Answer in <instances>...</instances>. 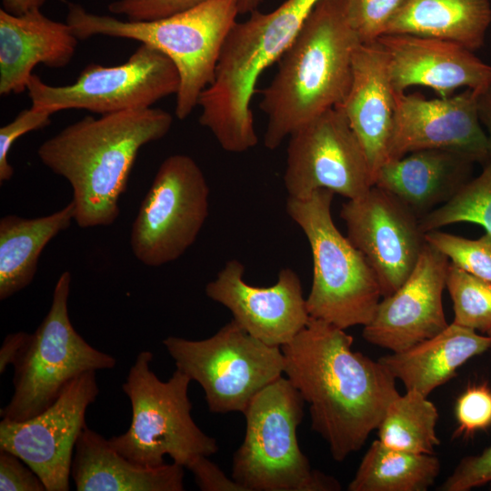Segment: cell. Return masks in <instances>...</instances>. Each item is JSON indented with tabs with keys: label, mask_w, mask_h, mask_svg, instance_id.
Returning a JSON list of instances; mask_svg holds the SVG:
<instances>
[{
	"label": "cell",
	"mask_w": 491,
	"mask_h": 491,
	"mask_svg": "<svg viewBox=\"0 0 491 491\" xmlns=\"http://www.w3.org/2000/svg\"><path fill=\"white\" fill-rule=\"evenodd\" d=\"M396 95L385 50L376 40L361 43L354 55L348 94L338 106L365 152L374 183L378 170L387 162Z\"/></svg>",
	"instance_id": "obj_20"
},
{
	"label": "cell",
	"mask_w": 491,
	"mask_h": 491,
	"mask_svg": "<svg viewBox=\"0 0 491 491\" xmlns=\"http://www.w3.org/2000/svg\"><path fill=\"white\" fill-rule=\"evenodd\" d=\"M490 23V0H406L385 35L439 38L475 52L484 45Z\"/></svg>",
	"instance_id": "obj_25"
},
{
	"label": "cell",
	"mask_w": 491,
	"mask_h": 491,
	"mask_svg": "<svg viewBox=\"0 0 491 491\" xmlns=\"http://www.w3.org/2000/svg\"><path fill=\"white\" fill-rule=\"evenodd\" d=\"M334 195L318 189L302 198L287 196L286 211L306 236L312 252L313 281L306 298L310 317L346 330L367 325L382 294L365 256L333 221Z\"/></svg>",
	"instance_id": "obj_6"
},
{
	"label": "cell",
	"mask_w": 491,
	"mask_h": 491,
	"mask_svg": "<svg viewBox=\"0 0 491 491\" xmlns=\"http://www.w3.org/2000/svg\"><path fill=\"white\" fill-rule=\"evenodd\" d=\"M206 0H115L107 6L114 15L128 21H148L163 18L192 8ZM239 15L258 10L263 0H236Z\"/></svg>",
	"instance_id": "obj_32"
},
{
	"label": "cell",
	"mask_w": 491,
	"mask_h": 491,
	"mask_svg": "<svg viewBox=\"0 0 491 491\" xmlns=\"http://www.w3.org/2000/svg\"><path fill=\"white\" fill-rule=\"evenodd\" d=\"M194 475L195 481L203 491H246L245 488L229 478L217 465L201 456L187 467Z\"/></svg>",
	"instance_id": "obj_38"
},
{
	"label": "cell",
	"mask_w": 491,
	"mask_h": 491,
	"mask_svg": "<svg viewBox=\"0 0 491 491\" xmlns=\"http://www.w3.org/2000/svg\"><path fill=\"white\" fill-rule=\"evenodd\" d=\"M406 0H346L350 24L362 43L376 41L386 30Z\"/></svg>",
	"instance_id": "obj_33"
},
{
	"label": "cell",
	"mask_w": 491,
	"mask_h": 491,
	"mask_svg": "<svg viewBox=\"0 0 491 491\" xmlns=\"http://www.w3.org/2000/svg\"><path fill=\"white\" fill-rule=\"evenodd\" d=\"M446 288L453 302V323L486 334L491 330V282L449 261Z\"/></svg>",
	"instance_id": "obj_30"
},
{
	"label": "cell",
	"mask_w": 491,
	"mask_h": 491,
	"mask_svg": "<svg viewBox=\"0 0 491 491\" xmlns=\"http://www.w3.org/2000/svg\"><path fill=\"white\" fill-rule=\"evenodd\" d=\"M424 149L453 150L483 165L488 163L487 136L479 118L477 93L466 89L435 99L416 94L396 95L387 162Z\"/></svg>",
	"instance_id": "obj_16"
},
{
	"label": "cell",
	"mask_w": 491,
	"mask_h": 491,
	"mask_svg": "<svg viewBox=\"0 0 491 491\" xmlns=\"http://www.w3.org/2000/svg\"><path fill=\"white\" fill-rule=\"evenodd\" d=\"M288 137L284 173L288 196L302 198L328 189L355 199L374 185L365 152L339 106L316 116Z\"/></svg>",
	"instance_id": "obj_13"
},
{
	"label": "cell",
	"mask_w": 491,
	"mask_h": 491,
	"mask_svg": "<svg viewBox=\"0 0 491 491\" xmlns=\"http://www.w3.org/2000/svg\"><path fill=\"white\" fill-rule=\"evenodd\" d=\"M426 243L446 255L463 270L491 282V236L486 233L477 239L430 231L425 234Z\"/></svg>",
	"instance_id": "obj_31"
},
{
	"label": "cell",
	"mask_w": 491,
	"mask_h": 491,
	"mask_svg": "<svg viewBox=\"0 0 491 491\" xmlns=\"http://www.w3.org/2000/svg\"><path fill=\"white\" fill-rule=\"evenodd\" d=\"M478 114L486 129L488 162H491V86L478 94Z\"/></svg>",
	"instance_id": "obj_40"
},
{
	"label": "cell",
	"mask_w": 491,
	"mask_h": 491,
	"mask_svg": "<svg viewBox=\"0 0 491 491\" xmlns=\"http://www.w3.org/2000/svg\"><path fill=\"white\" fill-rule=\"evenodd\" d=\"M239 15L236 0H206L163 18L128 21L69 4L66 23L79 40L95 35L126 38L167 55L179 73L175 113L188 117L212 84L224 42Z\"/></svg>",
	"instance_id": "obj_5"
},
{
	"label": "cell",
	"mask_w": 491,
	"mask_h": 491,
	"mask_svg": "<svg viewBox=\"0 0 491 491\" xmlns=\"http://www.w3.org/2000/svg\"><path fill=\"white\" fill-rule=\"evenodd\" d=\"M361 43L348 19L346 0L316 4L261 90L259 107L267 118L265 147L276 149L298 127L344 102Z\"/></svg>",
	"instance_id": "obj_3"
},
{
	"label": "cell",
	"mask_w": 491,
	"mask_h": 491,
	"mask_svg": "<svg viewBox=\"0 0 491 491\" xmlns=\"http://www.w3.org/2000/svg\"><path fill=\"white\" fill-rule=\"evenodd\" d=\"M491 481V446L464 457L440 486L442 491H468Z\"/></svg>",
	"instance_id": "obj_36"
},
{
	"label": "cell",
	"mask_w": 491,
	"mask_h": 491,
	"mask_svg": "<svg viewBox=\"0 0 491 491\" xmlns=\"http://www.w3.org/2000/svg\"><path fill=\"white\" fill-rule=\"evenodd\" d=\"M75 220V204L45 216L7 215L0 219V299L5 300L33 281L47 244Z\"/></svg>",
	"instance_id": "obj_26"
},
{
	"label": "cell",
	"mask_w": 491,
	"mask_h": 491,
	"mask_svg": "<svg viewBox=\"0 0 491 491\" xmlns=\"http://www.w3.org/2000/svg\"><path fill=\"white\" fill-rule=\"evenodd\" d=\"M152 360V352L143 350L130 367L122 389L131 403V424L124 434L108 440L137 465L159 466L169 456L187 468L197 457L215 454L218 445L191 416V378L176 369L167 381H162L151 369Z\"/></svg>",
	"instance_id": "obj_8"
},
{
	"label": "cell",
	"mask_w": 491,
	"mask_h": 491,
	"mask_svg": "<svg viewBox=\"0 0 491 491\" xmlns=\"http://www.w3.org/2000/svg\"><path fill=\"white\" fill-rule=\"evenodd\" d=\"M98 394L95 371L80 375L39 415L21 422L2 419L0 449L26 463L47 491H68L75 443Z\"/></svg>",
	"instance_id": "obj_14"
},
{
	"label": "cell",
	"mask_w": 491,
	"mask_h": 491,
	"mask_svg": "<svg viewBox=\"0 0 491 491\" xmlns=\"http://www.w3.org/2000/svg\"><path fill=\"white\" fill-rule=\"evenodd\" d=\"M376 41L386 54L396 95L422 85L444 98L460 87L480 94L491 86V65L457 43L408 34L384 35Z\"/></svg>",
	"instance_id": "obj_19"
},
{
	"label": "cell",
	"mask_w": 491,
	"mask_h": 491,
	"mask_svg": "<svg viewBox=\"0 0 491 491\" xmlns=\"http://www.w3.org/2000/svg\"><path fill=\"white\" fill-rule=\"evenodd\" d=\"M25 332L9 334L5 336L0 348V373L5 371L9 365L16 361L28 337Z\"/></svg>",
	"instance_id": "obj_39"
},
{
	"label": "cell",
	"mask_w": 491,
	"mask_h": 491,
	"mask_svg": "<svg viewBox=\"0 0 491 491\" xmlns=\"http://www.w3.org/2000/svg\"><path fill=\"white\" fill-rule=\"evenodd\" d=\"M1 491H45L39 476L20 457L0 449Z\"/></svg>",
	"instance_id": "obj_37"
},
{
	"label": "cell",
	"mask_w": 491,
	"mask_h": 491,
	"mask_svg": "<svg viewBox=\"0 0 491 491\" xmlns=\"http://www.w3.org/2000/svg\"><path fill=\"white\" fill-rule=\"evenodd\" d=\"M320 0H286L275 10H256L229 31L215 78L201 94L199 123L221 148L244 153L257 144L250 108L258 78L292 43Z\"/></svg>",
	"instance_id": "obj_4"
},
{
	"label": "cell",
	"mask_w": 491,
	"mask_h": 491,
	"mask_svg": "<svg viewBox=\"0 0 491 491\" xmlns=\"http://www.w3.org/2000/svg\"><path fill=\"white\" fill-rule=\"evenodd\" d=\"M486 335L491 336V330H489V331L486 333Z\"/></svg>",
	"instance_id": "obj_42"
},
{
	"label": "cell",
	"mask_w": 491,
	"mask_h": 491,
	"mask_svg": "<svg viewBox=\"0 0 491 491\" xmlns=\"http://www.w3.org/2000/svg\"><path fill=\"white\" fill-rule=\"evenodd\" d=\"M340 217L346 237L374 269L382 296L391 295L409 276L426 244L419 217L376 185L343 204Z\"/></svg>",
	"instance_id": "obj_15"
},
{
	"label": "cell",
	"mask_w": 491,
	"mask_h": 491,
	"mask_svg": "<svg viewBox=\"0 0 491 491\" xmlns=\"http://www.w3.org/2000/svg\"><path fill=\"white\" fill-rule=\"evenodd\" d=\"M488 484H489V489L491 490V481Z\"/></svg>",
	"instance_id": "obj_43"
},
{
	"label": "cell",
	"mask_w": 491,
	"mask_h": 491,
	"mask_svg": "<svg viewBox=\"0 0 491 491\" xmlns=\"http://www.w3.org/2000/svg\"><path fill=\"white\" fill-rule=\"evenodd\" d=\"M456 435L470 436L491 426V389L486 384L469 386L457 398L455 407Z\"/></svg>",
	"instance_id": "obj_34"
},
{
	"label": "cell",
	"mask_w": 491,
	"mask_h": 491,
	"mask_svg": "<svg viewBox=\"0 0 491 491\" xmlns=\"http://www.w3.org/2000/svg\"><path fill=\"white\" fill-rule=\"evenodd\" d=\"M45 2L46 0H2V9L14 15H21L31 10L41 9Z\"/></svg>",
	"instance_id": "obj_41"
},
{
	"label": "cell",
	"mask_w": 491,
	"mask_h": 491,
	"mask_svg": "<svg viewBox=\"0 0 491 491\" xmlns=\"http://www.w3.org/2000/svg\"><path fill=\"white\" fill-rule=\"evenodd\" d=\"M179 73L173 61L157 49L141 45L123 64L86 65L75 82L50 85L33 74L26 91L32 105L51 110L85 109L100 115L150 108L176 95Z\"/></svg>",
	"instance_id": "obj_12"
},
{
	"label": "cell",
	"mask_w": 491,
	"mask_h": 491,
	"mask_svg": "<svg viewBox=\"0 0 491 491\" xmlns=\"http://www.w3.org/2000/svg\"><path fill=\"white\" fill-rule=\"evenodd\" d=\"M54 113L45 108L31 105L25 109L8 124L0 128V184L9 181L14 168L8 161L9 152L15 142L22 135L35 130L43 129L51 123Z\"/></svg>",
	"instance_id": "obj_35"
},
{
	"label": "cell",
	"mask_w": 491,
	"mask_h": 491,
	"mask_svg": "<svg viewBox=\"0 0 491 491\" xmlns=\"http://www.w3.org/2000/svg\"><path fill=\"white\" fill-rule=\"evenodd\" d=\"M428 396L406 390L388 405L378 426V440L387 447L433 455L440 441L436 432L438 412Z\"/></svg>",
	"instance_id": "obj_28"
},
{
	"label": "cell",
	"mask_w": 491,
	"mask_h": 491,
	"mask_svg": "<svg viewBox=\"0 0 491 491\" xmlns=\"http://www.w3.org/2000/svg\"><path fill=\"white\" fill-rule=\"evenodd\" d=\"M491 348V336L452 323L436 336L378 360L406 390L428 396L470 358Z\"/></svg>",
	"instance_id": "obj_24"
},
{
	"label": "cell",
	"mask_w": 491,
	"mask_h": 491,
	"mask_svg": "<svg viewBox=\"0 0 491 491\" xmlns=\"http://www.w3.org/2000/svg\"><path fill=\"white\" fill-rule=\"evenodd\" d=\"M71 274L63 272L50 309L29 334L15 367L14 394L1 409L5 420L21 422L48 408L75 377L114 368L116 360L89 345L74 328L68 315Z\"/></svg>",
	"instance_id": "obj_9"
},
{
	"label": "cell",
	"mask_w": 491,
	"mask_h": 491,
	"mask_svg": "<svg viewBox=\"0 0 491 491\" xmlns=\"http://www.w3.org/2000/svg\"><path fill=\"white\" fill-rule=\"evenodd\" d=\"M79 39L67 23L45 16L40 9L21 15L0 9V95L27 89L38 64L51 68L67 65Z\"/></svg>",
	"instance_id": "obj_21"
},
{
	"label": "cell",
	"mask_w": 491,
	"mask_h": 491,
	"mask_svg": "<svg viewBox=\"0 0 491 491\" xmlns=\"http://www.w3.org/2000/svg\"><path fill=\"white\" fill-rule=\"evenodd\" d=\"M475 163L453 150H418L385 164L374 185L393 194L420 218L447 202L470 180Z\"/></svg>",
	"instance_id": "obj_22"
},
{
	"label": "cell",
	"mask_w": 491,
	"mask_h": 491,
	"mask_svg": "<svg viewBox=\"0 0 491 491\" xmlns=\"http://www.w3.org/2000/svg\"><path fill=\"white\" fill-rule=\"evenodd\" d=\"M244 273L239 260H228L206 284L205 295L225 306L233 319L256 339L279 347L289 343L310 318L299 276L286 267L275 285L258 287L247 284Z\"/></svg>",
	"instance_id": "obj_18"
},
{
	"label": "cell",
	"mask_w": 491,
	"mask_h": 491,
	"mask_svg": "<svg viewBox=\"0 0 491 491\" xmlns=\"http://www.w3.org/2000/svg\"><path fill=\"white\" fill-rule=\"evenodd\" d=\"M461 222L482 225L491 236V162L466 182L447 202L419 218L421 230L430 231Z\"/></svg>",
	"instance_id": "obj_29"
},
{
	"label": "cell",
	"mask_w": 491,
	"mask_h": 491,
	"mask_svg": "<svg viewBox=\"0 0 491 491\" xmlns=\"http://www.w3.org/2000/svg\"><path fill=\"white\" fill-rule=\"evenodd\" d=\"M71 476L78 491H182L184 466L149 467L118 453L103 436L84 427L75 443Z\"/></svg>",
	"instance_id": "obj_23"
},
{
	"label": "cell",
	"mask_w": 491,
	"mask_h": 491,
	"mask_svg": "<svg viewBox=\"0 0 491 491\" xmlns=\"http://www.w3.org/2000/svg\"><path fill=\"white\" fill-rule=\"evenodd\" d=\"M345 329L310 317L281 346L284 373L309 406L311 427L338 462L358 451L399 393L386 367L352 349Z\"/></svg>",
	"instance_id": "obj_1"
},
{
	"label": "cell",
	"mask_w": 491,
	"mask_h": 491,
	"mask_svg": "<svg viewBox=\"0 0 491 491\" xmlns=\"http://www.w3.org/2000/svg\"><path fill=\"white\" fill-rule=\"evenodd\" d=\"M173 116L159 108L86 115L43 142L40 161L73 189L75 222L82 228L107 226L139 150L170 131Z\"/></svg>",
	"instance_id": "obj_2"
},
{
	"label": "cell",
	"mask_w": 491,
	"mask_h": 491,
	"mask_svg": "<svg viewBox=\"0 0 491 491\" xmlns=\"http://www.w3.org/2000/svg\"><path fill=\"white\" fill-rule=\"evenodd\" d=\"M448 265L447 256L426 243L406 280L384 296L373 319L363 326L364 339L400 352L446 329L442 296Z\"/></svg>",
	"instance_id": "obj_17"
},
{
	"label": "cell",
	"mask_w": 491,
	"mask_h": 491,
	"mask_svg": "<svg viewBox=\"0 0 491 491\" xmlns=\"http://www.w3.org/2000/svg\"><path fill=\"white\" fill-rule=\"evenodd\" d=\"M440 463L433 455L396 450L378 439L364 455L348 491H426L436 481Z\"/></svg>",
	"instance_id": "obj_27"
},
{
	"label": "cell",
	"mask_w": 491,
	"mask_h": 491,
	"mask_svg": "<svg viewBox=\"0 0 491 491\" xmlns=\"http://www.w3.org/2000/svg\"><path fill=\"white\" fill-rule=\"evenodd\" d=\"M305 401L280 376L245 412L246 434L233 456L232 478L246 491H336L338 481L311 467L299 446Z\"/></svg>",
	"instance_id": "obj_7"
},
{
	"label": "cell",
	"mask_w": 491,
	"mask_h": 491,
	"mask_svg": "<svg viewBox=\"0 0 491 491\" xmlns=\"http://www.w3.org/2000/svg\"><path fill=\"white\" fill-rule=\"evenodd\" d=\"M163 345L176 369L202 386L208 409L215 414H243L285 370L281 347L256 339L234 319L206 339L168 336Z\"/></svg>",
	"instance_id": "obj_10"
},
{
	"label": "cell",
	"mask_w": 491,
	"mask_h": 491,
	"mask_svg": "<svg viewBox=\"0 0 491 491\" xmlns=\"http://www.w3.org/2000/svg\"><path fill=\"white\" fill-rule=\"evenodd\" d=\"M209 195L205 176L191 156H167L132 225L130 245L135 258L158 267L184 255L208 217Z\"/></svg>",
	"instance_id": "obj_11"
}]
</instances>
